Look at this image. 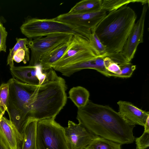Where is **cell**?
Here are the masks:
<instances>
[{
  "label": "cell",
  "instance_id": "obj_19",
  "mask_svg": "<svg viewBox=\"0 0 149 149\" xmlns=\"http://www.w3.org/2000/svg\"><path fill=\"white\" fill-rule=\"evenodd\" d=\"M102 0H82L77 3L68 12L79 13L93 12L101 10Z\"/></svg>",
  "mask_w": 149,
  "mask_h": 149
},
{
  "label": "cell",
  "instance_id": "obj_12",
  "mask_svg": "<svg viewBox=\"0 0 149 149\" xmlns=\"http://www.w3.org/2000/svg\"><path fill=\"white\" fill-rule=\"evenodd\" d=\"M105 57L97 56L79 60L56 68L55 70L60 72L63 76L70 77L82 70L92 69L106 77H112L105 68L104 61Z\"/></svg>",
  "mask_w": 149,
  "mask_h": 149
},
{
  "label": "cell",
  "instance_id": "obj_17",
  "mask_svg": "<svg viewBox=\"0 0 149 149\" xmlns=\"http://www.w3.org/2000/svg\"><path fill=\"white\" fill-rule=\"evenodd\" d=\"M37 121L29 117L24 127L23 140L20 149H37Z\"/></svg>",
  "mask_w": 149,
  "mask_h": 149
},
{
  "label": "cell",
  "instance_id": "obj_31",
  "mask_svg": "<svg viewBox=\"0 0 149 149\" xmlns=\"http://www.w3.org/2000/svg\"><path fill=\"white\" fill-rule=\"evenodd\" d=\"M0 149H3V148L0 145Z\"/></svg>",
  "mask_w": 149,
  "mask_h": 149
},
{
  "label": "cell",
  "instance_id": "obj_2",
  "mask_svg": "<svg viewBox=\"0 0 149 149\" xmlns=\"http://www.w3.org/2000/svg\"><path fill=\"white\" fill-rule=\"evenodd\" d=\"M67 85L52 68L47 71L46 79L36 86L28 104V117L37 121L56 118L66 104Z\"/></svg>",
  "mask_w": 149,
  "mask_h": 149
},
{
  "label": "cell",
  "instance_id": "obj_16",
  "mask_svg": "<svg viewBox=\"0 0 149 149\" xmlns=\"http://www.w3.org/2000/svg\"><path fill=\"white\" fill-rule=\"evenodd\" d=\"M72 38L43 54L39 59L38 65L40 66L44 71L51 68V65L58 61L65 53Z\"/></svg>",
  "mask_w": 149,
  "mask_h": 149
},
{
  "label": "cell",
  "instance_id": "obj_13",
  "mask_svg": "<svg viewBox=\"0 0 149 149\" xmlns=\"http://www.w3.org/2000/svg\"><path fill=\"white\" fill-rule=\"evenodd\" d=\"M23 136L10 120L0 116V145L3 149H20Z\"/></svg>",
  "mask_w": 149,
  "mask_h": 149
},
{
  "label": "cell",
  "instance_id": "obj_27",
  "mask_svg": "<svg viewBox=\"0 0 149 149\" xmlns=\"http://www.w3.org/2000/svg\"><path fill=\"white\" fill-rule=\"evenodd\" d=\"M136 149H146L149 146V132L144 131L140 137L135 138Z\"/></svg>",
  "mask_w": 149,
  "mask_h": 149
},
{
  "label": "cell",
  "instance_id": "obj_29",
  "mask_svg": "<svg viewBox=\"0 0 149 149\" xmlns=\"http://www.w3.org/2000/svg\"><path fill=\"white\" fill-rule=\"evenodd\" d=\"M25 56L24 49L21 47L17 49L15 52L13 57V60L17 63L24 61Z\"/></svg>",
  "mask_w": 149,
  "mask_h": 149
},
{
  "label": "cell",
  "instance_id": "obj_15",
  "mask_svg": "<svg viewBox=\"0 0 149 149\" xmlns=\"http://www.w3.org/2000/svg\"><path fill=\"white\" fill-rule=\"evenodd\" d=\"M117 104L119 107L118 112L130 125L144 126L149 117L148 111L140 109L128 102L120 100Z\"/></svg>",
  "mask_w": 149,
  "mask_h": 149
},
{
  "label": "cell",
  "instance_id": "obj_23",
  "mask_svg": "<svg viewBox=\"0 0 149 149\" xmlns=\"http://www.w3.org/2000/svg\"><path fill=\"white\" fill-rule=\"evenodd\" d=\"M89 40L90 45L96 56L104 57L108 56L105 47L94 32L91 31Z\"/></svg>",
  "mask_w": 149,
  "mask_h": 149
},
{
  "label": "cell",
  "instance_id": "obj_7",
  "mask_svg": "<svg viewBox=\"0 0 149 149\" xmlns=\"http://www.w3.org/2000/svg\"><path fill=\"white\" fill-rule=\"evenodd\" d=\"M73 35L63 33L53 34L29 40L28 46L31 50L29 65H38L39 60L44 54L72 38Z\"/></svg>",
  "mask_w": 149,
  "mask_h": 149
},
{
  "label": "cell",
  "instance_id": "obj_28",
  "mask_svg": "<svg viewBox=\"0 0 149 149\" xmlns=\"http://www.w3.org/2000/svg\"><path fill=\"white\" fill-rule=\"evenodd\" d=\"M8 33L1 22L0 23V52H6V40Z\"/></svg>",
  "mask_w": 149,
  "mask_h": 149
},
{
  "label": "cell",
  "instance_id": "obj_11",
  "mask_svg": "<svg viewBox=\"0 0 149 149\" xmlns=\"http://www.w3.org/2000/svg\"><path fill=\"white\" fill-rule=\"evenodd\" d=\"M69 149H84L95 136L79 123L70 120L64 128Z\"/></svg>",
  "mask_w": 149,
  "mask_h": 149
},
{
  "label": "cell",
  "instance_id": "obj_9",
  "mask_svg": "<svg viewBox=\"0 0 149 149\" xmlns=\"http://www.w3.org/2000/svg\"><path fill=\"white\" fill-rule=\"evenodd\" d=\"M93 52L87 38L78 35H74L63 56L51 67L54 69L62 66L74 60L83 58Z\"/></svg>",
  "mask_w": 149,
  "mask_h": 149
},
{
  "label": "cell",
  "instance_id": "obj_5",
  "mask_svg": "<svg viewBox=\"0 0 149 149\" xmlns=\"http://www.w3.org/2000/svg\"><path fill=\"white\" fill-rule=\"evenodd\" d=\"M22 33L29 40L55 33L78 35L89 39L91 30L52 19H28L20 28Z\"/></svg>",
  "mask_w": 149,
  "mask_h": 149
},
{
  "label": "cell",
  "instance_id": "obj_1",
  "mask_svg": "<svg viewBox=\"0 0 149 149\" xmlns=\"http://www.w3.org/2000/svg\"><path fill=\"white\" fill-rule=\"evenodd\" d=\"M77 119L95 136L119 143H133L135 127L127 123L118 112L108 105L95 103L89 100L84 107L78 109Z\"/></svg>",
  "mask_w": 149,
  "mask_h": 149
},
{
  "label": "cell",
  "instance_id": "obj_18",
  "mask_svg": "<svg viewBox=\"0 0 149 149\" xmlns=\"http://www.w3.org/2000/svg\"><path fill=\"white\" fill-rule=\"evenodd\" d=\"M69 97L78 109L85 106L89 101L90 93L85 88L81 86L74 87L69 92Z\"/></svg>",
  "mask_w": 149,
  "mask_h": 149
},
{
  "label": "cell",
  "instance_id": "obj_4",
  "mask_svg": "<svg viewBox=\"0 0 149 149\" xmlns=\"http://www.w3.org/2000/svg\"><path fill=\"white\" fill-rule=\"evenodd\" d=\"M9 97L6 111L10 120L22 135L28 118V104L32 92L36 85H31L13 78L7 82Z\"/></svg>",
  "mask_w": 149,
  "mask_h": 149
},
{
  "label": "cell",
  "instance_id": "obj_20",
  "mask_svg": "<svg viewBox=\"0 0 149 149\" xmlns=\"http://www.w3.org/2000/svg\"><path fill=\"white\" fill-rule=\"evenodd\" d=\"M135 2L140 3L143 5L149 4V1L147 0H102L101 10L109 12L130 3Z\"/></svg>",
  "mask_w": 149,
  "mask_h": 149
},
{
  "label": "cell",
  "instance_id": "obj_26",
  "mask_svg": "<svg viewBox=\"0 0 149 149\" xmlns=\"http://www.w3.org/2000/svg\"><path fill=\"white\" fill-rule=\"evenodd\" d=\"M121 74L120 78H128L130 77L136 68V65L130 62L119 65Z\"/></svg>",
  "mask_w": 149,
  "mask_h": 149
},
{
  "label": "cell",
  "instance_id": "obj_8",
  "mask_svg": "<svg viewBox=\"0 0 149 149\" xmlns=\"http://www.w3.org/2000/svg\"><path fill=\"white\" fill-rule=\"evenodd\" d=\"M148 4L143 5L141 14L134 23L121 53L127 62L133 58L139 44L143 42L144 23Z\"/></svg>",
  "mask_w": 149,
  "mask_h": 149
},
{
  "label": "cell",
  "instance_id": "obj_22",
  "mask_svg": "<svg viewBox=\"0 0 149 149\" xmlns=\"http://www.w3.org/2000/svg\"><path fill=\"white\" fill-rule=\"evenodd\" d=\"M121 145L98 136H95L84 149H121Z\"/></svg>",
  "mask_w": 149,
  "mask_h": 149
},
{
  "label": "cell",
  "instance_id": "obj_34",
  "mask_svg": "<svg viewBox=\"0 0 149 149\" xmlns=\"http://www.w3.org/2000/svg\"></svg>",
  "mask_w": 149,
  "mask_h": 149
},
{
  "label": "cell",
  "instance_id": "obj_25",
  "mask_svg": "<svg viewBox=\"0 0 149 149\" xmlns=\"http://www.w3.org/2000/svg\"><path fill=\"white\" fill-rule=\"evenodd\" d=\"M104 61L105 68L112 76L120 77L121 72L119 65L108 56L105 57Z\"/></svg>",
  "mask_w": 149,
  "mask_h": 149
},
{
  "label": "cell",
  "instance_id": "obj_30",
  "mask_svg": "<svg viewBox=\"0 0 149 149\" xmlns=\"http://www.w3.org/2000/svg\"><path fill=\"white\" fill-rule=\"evenodd\" d=\"M144 127V131L149 132V117L147 118Z\"/></svg>",
  "mask_w": 149,
  "mask_h": 149
},
{
  "label": "cell",
  "instance_id": "obj_32",
  "mask_svg": "<svg viewBox=\"0 0 149 149\" xmlns=\"http://www.w3.org/2000/svg\"><path fill=\"white\" fill-rule=\"evenodd\" d=\"M0 22H1V21H0Z\"/></svg>",
  "mask_w": 149,
  "mask_h": 149
},
{
  "label": "cell",
  "instance_id": "obj_14",
  "mask_svg": "<svg viewBox=\"0 0 149 149\" xmlns=\"http://www.w3.org/2000/svg\"><path fill=\"white\" fill-rule=\"evenodd\" d=\"M13 78L27 84L38 85L46 78L47 71L39 65L15 66L10 68Z\"/></svg>",
  "mask_w": 149,
  "mask_h": 149
},
{
  "label": "cell",
  "instance_id": "obj_24",
  "mask_svg": "<svg viewBox=\"0 0 149 149\" xmlns=\"http://www.w3.org/2000/svg\"><path fill=\"white\" fill-rule=\"evenodd\" d=\"M9 85L7 83L0 85V116H3L7 111L9 97Z\"/></svg>",
  "mask_w": 149,
  "mask_h": 149
},
{
  "label": "cell",
  "instance_id": "obj_3",
  "mask_svg": "<svg viewBox=\"0 0 149 149\" xmlns=\"http://www.w3.org/2000/svg\"><path fill=\"white\" fill-rule=\"evenodd\" d=\"M136 18L133 9L125 6L108 12L91 31L105 47L108 56L121 52Z\"/></svg>",
  "mask_w": 149,
  "mask_h": 149
},
{
  "label": "cell",
  "instance_id": "obj_33",
  "mask_svg": "<svg viewBox=\"0 0 149 149\" xmlns=\"http://www.w3.org/2000/svg\"></svg>",
  "mask_w": 149,
  "mask_h": 149
},
{
  "label": "cell",
  "instance_id": "obj_10",
  "mask_svg": "<svg viewBox=\"0 0 149 149\" xmlns=\"http://www.w3.org/2000/svg\"><path fill=\"white\" fill-rule=\"evenodd\" d=\"M107 12L101 10L91 13L61 14L55 19L61 22L88 29L92 31L106 15Z\"/></svg>",
  "mask_w": 149,
  "mask_h": 149
},
{
  "label": "cell",
  "instance_id": "obj_21",
  "mask_svg": "<svg viewBox=\"0 0 149 149\" xmlns=\"http://www.w3.org/2000/svg\"><path fill=\"white\" fill-rule=\"evenodd\" d=\"M16 40L17 42L14 47L10 49V52L7 58V65H8L10 68L14 66L13 56L17 50L20 48H23L25 50V56L23 63L26 64L30 60V52L27 47L29 40L26 38H16Z\"/></svg>",
  "mask_w": 149,
  "mask_h": 149
},
{
  "label": "cell",
  "instance_id": "obj_6",
  "mask_svg": "<svg viewBox=\"0 0 149 149\" xmlns=\"http://www.w3.org/2000/svg\"><path fill=\"white\" fill-rule=\"evenodd\" d=\"M55 118L37 121V149H69L64 128Z\"/></svg>",
  "mask_w": 149,
  "mask_h": 149
}]
</instances>
